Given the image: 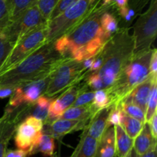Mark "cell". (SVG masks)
Instances as JSON below:
<instances>
[{"mask_svg":"<svg viewBox=\"0 0 157 157\" xmlns=\"http://www.w3.org/2000/svg\"><path fill=\"white\" fill-rule=\"evenodd\" d=\"M101 2V0H96L81 22L54 41L55 50L61 57L82 62L101 52L111 37L104 32L101 25V15L111 7L102 6Z\"/></svg>","mask_w":157,"mask_h":157,"instance_id":"1","label":"cell"},{"mask_svg":"<svg viewBox=\"0 0 157 157\" xmlns=\"http://www.w3.org/2000/svg\"><path fill=\"white\" fill-rule=\"evenodd\" d=\"M133 38L128 28L118 29L98 54L101 58L100 68L85 72L83 81L87 87L93 91L110 89L133 57Z\"/></svg>","mask_w":157,"mask_h":157,"instance_id":"2","label":"cell"},{"mask_svg":"<svg viewBox=\"0 0 157 157\" xmlns=\"http://www.w3.org/2000/svg\"><path fill=\"white\" fill-rule=\"evenodd\" d=\"M55 50L54 43H46L17 64L0 75V87H12L51 75L65 60Z\"/></svg>","mask_w":157,"mask_h":157,"instance_id":"3","label":"cell"},{"mask_svg":"<svg viewBox=\"0 0 157 157\" xmlns=\"http://www.w3.org/2000/svg\"><path fill=\"white\" fill-rule=\"evenodd\" d=\"M153 50L133 55L113 86L108 89L110 107H117L140 84L150 77V63Z\"/></svg>","mask_w":157,"mask_h":157,"instance_id":"4","label":"cell"},{"mask_svg":"<svg viewBox=\"0 0 157 157\" xmlns=\"http://www.w3.org/2000/svg\"><path fill=\"white\" fill-rule=\"evenodd\" d=\"M86 71L82 62L66 58L51 74L50 81L44 95L52 99L61 94L69 87L83 81Z\"/></svg>","mask_w":157,"mask_h":157,"instance_id":"5","label":"cell"},{"mask_svg":"<svg viewBox=\"0 0 157 157\" xmlns=\"http://www.w3.org/2000/svg\"><path fill=\"white\" fill-rule=\"evenodd\" d=\"M93 4L89 0H78L69 9L48 21L47 43H52L73 29L87 15Z\"/></svg>","mask_w":157,"mask_h":157,"instance_id":"6","label":"cell"},{"mask_svg":"<svg viewBox=\"0 0 157 157\" xmlns=\"http://www.w3.org/2000/svg\"><path fill=\"white\" fill-rule=\"evenodd\" d=\"M133 55L151 50L157 33V0H151L149 8L141 14L133 27Z\"/></svg>","mask_w":157,"mask_h":157,"instance_id":"7","label":"cell"},{"mask_svg":"<svg viewBox=\"0 0 157 157\" xmlns=\"http://www.w3.org/2000/svg\"><path fill=\"white\" fill-rule=\"evenodd\" d=\"M47 24L48 22L16 41L0 68V75L15 67L35 51L47 43Z\"/></svg>","mask_w":157,"mask_h":157,"instance_id":"8","label":"cell"},{"mask_svg":"<svg viewBox=\"0 0 157 157\" xmlns=\"http://www.w3.org/2000/svg\"><path fill=\"white\" fill-rule=\"evenodd\" d=\"M47 22L35 5L23 12L17 19L9 23L1 32L15 44L20 38Z\"/></svg>","mask_w":157,"mask_h":157,"instance_id":"9","label":"cell"},{"mask_svg":"<svg viewBox=\"0 0 157 157\" xmlns=\"http://www.w3.org/2000/svg\"><path fill=\"white\" fill-rule=\"evenodd\" d=\"M43 128L42 121L34 117H27L21 124H18L14 133L17 148L29 152V155L34 154L43 135Z\"/></svg>","mask_w":157,"mask_h":157,"instance_id":"10","label":"cell"},{"mask_svg":"<svg viewBox=\"0 0 157 157\" xmlns=\"http://www.w3.org/2000/svg\"><path fill=\"white\" fill-rule=\"evenodd\" d=\"M50 76L51 75H49L15 87L14 93L10 97L8 107L16 109L33 104L38 98L45 93L50 81Z\"/></svg>","mask_w":157,"mask_h":157,"instance_id":"11","label":"cell"},{"mask_svg":"<svg viewBox=\"0 0 157 157\" xmlns=\"http://www.w3.org/2000/svg\"><path fill=\"white\" fill-rule=\"evenodd\" d=\"M87 90L85 83L81 82L69 87L59 95L58 98L52 99L48 108V119L44 125L60 118L62 113L73 105L78 95Z\"/></svg>","mask_w":157,"mask_h":157,"instance_id":"12","label":"cell"},{"mask_svg":"<svg viewBox=\"0 0 157 157\" xmlns=\"http://www.w3.org/2000/svg\"><path fill=\"white\" fill-rule=\"evenodd\" d=\"M24 110L25 107H22V109L15 113L14 109L7 107L0 119V157H4L9 140L15 133L18 122L21 115H23Z\"/></svg>","mask_w":157,"mask_h":157,"instance_id":"13","label":"cell"},{"mask_svg":"<svg viewBox=\"0 0 157 157\" xmlns=\"http://www.w3.org/2000/svg\"><path fill=\"white\" fill-rule=\"evenodd\" d=\"M90 120H65L58 118L52 122L45 124L43 128V134L49 135L53 138L59 139L67 133L85 129Z\"/></svg>","mask_w":157,"mask_h":157,"instance_id":"14","label":"cell"},{"mask_svg":"<svg viewBox=\"0 0 157 157\" xmlns=\"http://www.w3.org/2000/svg\"><path fill=\"white\" fill-rule=\"evenodd\" d=\"M154 82H157V78L150 76L145 81L136 86L124 101L135 104L146 113L150 90Z\"/></svg>","mask_w":157,"mask_h":157,"instance_id":"15","label":"cell"},{"mask_svg":"<svg viewBox=\"0 0 157 157\" xmlns=\"http://www.w3.org/2000/svg\"><path fill=\"white\" fill-rule=\"evenodd\" d=\"M110 110V107H109L98 111L92 117L89 124L86 127L87 134L98 142L107 129V120Z\"/></svg>","mask_w":157,"mask_h":157,"instance_id":"16","label":"cell"},{"mask_svg":"<svg viewBox=\"0 0 157 157\" xmlns=\"http://www.w3.org/2000/svg\"><path fill=\"white\" fill-rule=\"evenodd\" d=\"M154 147H156V140L152 136L148 123H144L140 133L133 140V148L138 156H142Z\"/></svg>","mask_w":157,"mask_h":157,"instance_id":"17","label":"cell"},{"mask_svg":"<svg viewBox=\"0 0 157 157\" xmlns=\"http://www.w3.org/2000/svg\"><path fill=\"white\" fill-rule=\"evenodd\" d=\"M116 156L114 127L106 130L98 143L96 157H114Z\"/></svg>","mask_w":157,"mask_h":157,"instance_id":"18","label":"cell"},{"mask_svg":"<svg viewBox=\"0 0 157 157\" xmlns=\"http://www.w3.org/2000/svg\"><path fill=\"white\" fill-rule=\"evenodd\" d=\"M114 131L116 156L117 157H127L133 148V140L125 133L121 126H114Z\"/></svg>","mask_w":157,"mask_h":157,"instance_id":"19","label":"cell"},{"mask_svg":"<svg viewBox=\"0 0 157 157\" xmlns=\"http://www.w3.org/2000/svg\"><path fill=\"white\" fill-rule=\"evenodd\" d=\"M98 143V140L87 134L85 128L83 137L71 157H96Z\"/></svg>","mask_w":157,"mask_h":157,"instance_id":"20","label":"cell"},{"mask_svg":"<svg viewBox=\"0 0 157 157\" xmlns=\"http://www.w3.org/2000/svg\"><path fill=\"white\" fill-rule=\"evenodd\" d=\"M91 104L84 106H79V107L71 106L62 113L60 118L65 120H71V121H75V120H91L92 117L98 113L94 110Z\"/></svg>","mask_w":157,"mask_h":157,"instance_id":"21","label":"cell"},{"mask_svg":"<svg viewBox=\"0 0 157 157\" xmlns=\"http://www.w3.org/2000/svg\"><path fill=\"white\" fill-rule=\"evenodd\" d=\"M10 22L15 21L23 12L37 4L38 0H6Z\"/></svg>","mask_w":157,"mask_h":157,"instance_id":"22","label":"cell"},{"mask_svg":"<svg viewBox=\"0 0 157 157\" xmlns=\"http://www.w3.org/2000/svg\"><path fill=\"white\" fill-rule=\"evenodd\" d=\"M52 101L51 98H47L42 95L32 105L29 106V110H31V116L40 120L43 124L46 122L48 119V113L50 103Z\"/></svg>","mask_w":157,"mask_h":157,"instance_id":"23","label":"cell"},{"mask_svg":"<svg viewBox=\"0 0 157 157\" xmlns=\"http://www.w3.org/2000/svg\"><path fill=\"white\" fill-rule=\"evenodd\" d=\"M144 124L140 121L128 116L124 111H122L120 126L132 140H134L139 135L142 130Z\"/></svg>","mask_w":157,"mask_h":157,"instance_id":"24","label":"cell"},{"mask_svg":"<svg viewBox=\"0 0 157 157\" xmlns=\"http://www.w3.org/2000/svg\"><path fill=\"white\" fill-rule=\"evenodd\" d=\"M112 7L103 13L101 18V25L103 30L109 36H112L118 29V21L117 17L110 12Z\"/></svg>","mask_w":157,"mask_h":157,"instance_id":"25","label":"cell"},{"mask_svg":"<svg viewBox=\"0 0 157 157\" xmlns=\"http://www.w3.org/2000/svg\"><path fill=\"white\" fill-rule=\"evenodd\" d=\"M55 149V138L49 135L43 134L35 149V153H41L44 156H52Z\"/></svg>","mask_w":157,"mask_h":157,"instance_id":"26","label":"cell"},{"mask_svg":"<svg viewBox=\"0 0 157 157\" xmlns=\"http://www.w3.org/2000/svg\"><path fill=\"white\" fill-rule=\"evenodd\" d=\"M123 111L131 117L138 120L143 124L145 123V112L135 104L127 101H122L120 104Z\"/></svg>","mask_w":157,"mask_h":157,"instance_id":"27","label":"cell"},{"mask_svg":"<svg viewBox=\"0 0 157 157\" xmlns=\"http://www.w3.org/2000/svg\"><path fill=\"white\" fill-rule=\"evenodd\" d=\"M91 104L97 112L110 107V98L107 90L104 89L96 90Z\"/></svg>","mask_w":157,"mask_h":157,"instance_id":"28","label":"cell"},{"mask_svg":"<svg viewBox=\"0 0 157 157\" xmlns=\"http://www.w3.org/2000/svg\"><path fill=\"white\" fill-rule=\"evenodd\" d=\"M157 105V82H154L151 87L147 110L145 113V123H148L151 120L155 113H156Z\"/></svg>","mask_w":157,"mask_h":157,"instance_id":"29","label":"cell"},{"mask_svg":"<svg viewBox=\"0 0 157 157\" xmlns=\"http://www.w3.org/2000/svg\"><path fill=\"white\" fill-rule=\"evenodd\" d=\"M15 44L11 42L6 36L0 32V68L2 66L3 63L7 58L8 55L10 53Z\"/></svg>","mask_w":157,"mask_h":157,"instance_id":"30","label":"cell"},{"mask_svg":"<svg viewBox=\"0 0 157 157\" xmlns=\"http://www.w3.org/2000/svg\"><path fill=\"white\" fill-rule=\"evenodd\" d=\"M58 1V0H38L37 2V7L47 21H48L51 13L55 9Z\"/></svg>","mask_w":157,"mask_h":157,"instance_id":"31","label":"cell"},{"mask_svg":"<svg viewBox=\"0 0 157 157\" xmlns=\"http://www.w3.org/2000/svg\"><path fill=\"white\" fill-rule=\"evenodd\" d=\"M78 1V0H58L55 9H53V11L51 13L48 21L61 15L62 12L67 10V9H69L71 6H73Z\"/></svg>","mask_w":157,"mask_h":157,"instance_id":"32","label":"cell"},{"mask_svg":"<svg viewBox=\"0 0 157 157\" xmlns=\"http://www.w3.org/2000/svg\"><path fill=\"white\" fill-rule=\"evenodd\" d=\"M122 111L123 110L120 105L117 107H110V113L107 120V128L111 127V126H120Z\"/></svg>","mask_w":157,"mask_h":157,"instance_id":"33","label":"cell"},{"mask_svg":"<svg viewBox=\"0 0 157 157\" xmlns=\"http://www.w3.org/2000/svg\"><path fill=\"white\" fill-rule=\"evenodd\" d=\"M94 92L93 90H85L78 95L72 106L79 107V106L90 104L94 100Z\"/></svg>","mask_w":157,"mask_h":157,"instance_id":"34","label":"cell"},{"mask_svg":"<svg viewBox=\"0 0 157 157\" xmlns=\"http://www.w3.org/2000/svg\"><path fill=\"white\" fill-rule=\"evenodd\" d=\"M10 23L6 0H0V32Z\"/></svg>","mask_w":157,"mask_h":157,"instance_id":"35","label":"cell"},{"mask_svg":"<svg viewBox=\"0 0 157 157\" xmlns=\"http://www.w3.org/2000/svg\"><path fill=\"white\" fill-rule=\"evenodd\" d=\"M117 13L120 15V17L124 18L126 21H130L133 18L136 16V12L133 9H130L129 6H126L123 9H117Z\"/></svg>","mask_w":157,"mask_h":157,"instance_id":"36","label":"cell"},{"mask_svg":"<svg viewBox=\"0 0 157 157\" xmlns=\"http://www.w3.org/2000/svg\"><path fill=\"white\" fill-rule=\"evenodd\" d=\"M151 0H129L128 6L137 15Z\"/></svg>","mask_w":157,"mask_h":157,"instance_id":"37","label":"cell"},{"mask_svg":"<svg viewBox=\"0 0 157 157\" xmlns=\"http://www.w3.org/2000/svg\"><path fill=\"white\" fill-rule=\"evenodd\" d=\"M150 76L152 78H157V50L153 49L151 59L150 63Z\"/></svg>","mask_w":157,"mask_h":157,"instance_id":"38","label":"cell"},{"mask_svg":"<svg viewBox=\"0 0 157 157\" xmlns=\"http://www.w3.org/2000/svg\"><path fill=\"white\" fill-rule=\"evenodd\" d=\"M29 155V152L21 150H7L4 154V157H27Z\"/></svg>","mask_w":157,"mask_h":157,"instance_id":"39","label":"cell"},{"mask_svg":"<svg viewBox=\"0 0 157 157\" xmlns=\"http://www.w3.org/2000/svg\"><path fill=\"white\" fill-rule=\"evenodd\" d=\"M149 126H150V132L154 139L156 140L157 138V114L156 113H154L153 117L151 118L150 121L148 122Z\"/></svg>","mask_w":157,"mask_h":157,"instance_id":"40","label":"cell"},{"mask_svg":"<svg viewBox=\"0 0 157 157\" xmlns=\"http://www.w3.org/2000/svg\"><path fill=\"white\" fill-rule=\"evenodd\" d=\"M15 88L12 87H0V99L10 98L14 93Z\"/></svg>","mask_w":157,"mask_h":157,"instance_id":"41","label":"cell"},{"mask_svg":"<svg viewBox=\"0 0 157 157\" xmlns=\"http://www.w3.org/2000/svg\"><path fill=\"white\" fill-rule=\"evenodd\" d=\"M129 0H116L113 5V7L116 9H121L123 8L128 6Z\"/></svg>","mask_w":157,"mask_h":157,"instance_id":"42","label":"cell"},{"mask_svg":"<svg viewBox=\"0 0 157 157\" xmlns=\"http://www.w3.org/2000/svg\"><path fill=\"white\" fill-rule=\"evenodd\" d=\"M157 152H156V147H154L153 149L150 150L145 154L140 156V157H157Z\"/></svg>","mask_w":157,"mask_h":157,"instance_id":"43","label":"cell"},{"mask_svg":"<svg viewBox=\"0 0 157 157\" xmlns=\"http://www.w3.org/2000/svg\"><path fill=\"white\" fill-rule=\"evenodd\" d=\"M116 0H101V6L105 7H112L114 5Z\"/></svg>","mask_w":157,"mask_h":157,"instance_id":"44","label":"cell"},{"mask_svg":"<svg viewBox=\"0 0 157 157\" xmlns=\"http://www.w3.org/2000/svg\"><path fill=\"white\" fill-rule=\"evenodd\" d=\"M127 157H140V156H138L137 153H136V151L134 150V149L132 148V150H130V153H128Z\"/></svg>","mask_w":157,"mask_h":157,"instance_id":"45","label":"cell"},{"mask_svg":"<svg viewBox=\"0 0 157 157\" xmlns=\"http://www.w3.org/2000/svg\"><path fill=\"white\" fill-rule=\"evenodd\" d=\"M89 1H90V2L91 3V4H94V3L95 2V1H96V0H89Z\"/></svg>","mask_w":157,"mask_h":157,"instance_id":"46","label":"cell"},{"mask_svg":"<svg viewBox=\"0 0 157 157\" xmlns=\"http://www.w3.org/2000/svg\"></svg>","mask_w":157,"mask_h":157,"instance_id":"47","label":"cell"},{"mask_svg":"<svg viewBox=\"0 0 157 157\" xmlns=\"http://www.w3.org/2000/svg\"><path fill=\"white\" fill-rule=\"evenodd\" d=\"M54 157H55V156H54Z\"/></svg>","mask_w":157,"mask_h":157,"instance_id":"48","label":"cell"}]
</instances>
